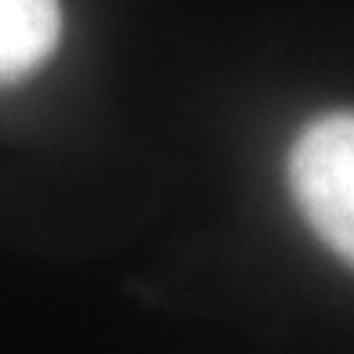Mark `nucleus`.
I'll return each instance as SVG.
<instances>
[{
    "instance_id": "1",
    "label": "nucleus",
    "mask_w": 354,
    "mask_h": 354,
    "mask_svg": "<svg viewBox=\"0 0 354 354\" xmlns=\"http://www.w3.org/2000/svg\"><path fill=\"white\" fill-rule=\"evenodd\" d=\"M289 192L311 232L354 268V112H326L297 134Z\"/></svg>"
},
{
    "instance_id": "2",
    "label": "nucleus",
    "mask_w": 354,
    "mask_h": 354,
    "mask_svg": "<svg viewBox=\"0 0 354 354\" xmlns=\"http://www.w3.org/2000/svg\"><path fill=\"white\" fill-rule=\"evenodd\" d=\"M62 40L58 0H0V80L40 69Z\"/></svg>"
}]
</instances>
